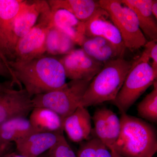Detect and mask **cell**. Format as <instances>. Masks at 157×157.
I'll list each match as a JSON object with an SVG mask.
<instances>
[{
    "instance_id": "8fae6325",
    "label": "cell",
    "mask_w": 157,
    "mask_h": 157,
    "mask_svg": "<svg viewBox=\"0 0 157 157\" xmlns=\"http://www.w3.org/2000/svg\"><path fill=\"white\" fill-rule=\"evenodd\" d=\"M92 119L94 125V137L111 150L120 133V118L111 109L102 107L96 109Z\"/></svg>"
},
{
    "instance_id": "4316f807",
    "label": "cell",
    "mask_w": 157,
    "mask_h": 157,
    "mask_svg": "<svg viewBox=\"0 0 157 157\" xmlns=\"http://www.w3.org/2000/svg\"><path fill=\"white\" fill-rule=\"evenodd\" d=\"M14 84L13 81L10 80L4 82H0V92L13 89Z\"/></svg>"
},
{
    "instance_id": "ba28073f",
    "label": "cell",
    "mask_w": 157,
    "mask_h": 157,
    "mask_svg": "<svg viewBox=\"0 0 157 157\" xmlns=\"http://www.w3.org/2000/svg\"><path fill=\"white\" fill-rule=\"evenodd\" d=\"M51 21V12L48 4L36 25L17 42L12 61L29 60L46 54V38Z\"/></svg>"
},
{
    "instance_id": "9c48e42d",
    "label": "cell",
    "mask_w": 157,
    "mask_h": 157,
    "mask_svg": "<svg viewBox=\"0 0 157 157\" xmlns=\"http://www.w3.org/2000/svg\"><path fill=\"white\" fill-rule=\"evenodd\" d=\"M67 78L91 81L104 64L89 56L82 48L74 49L59 59Z\"/></svg>"
},
{
    "instance_id": "30bf717a",
    "label": "cell",
    "mask_w": 157,
    "mask_h": 157,
    "mask_svg": "<svg viewBox=\"0 0 157 157\" xmlns=\"http://www.w3.org/2000/svg\"><path fill=\"white\" fill-rule=\"evenodd\" d=\"M34 108L32 98L24 89L0 92V125L14 118L27 117Z\"/></svg>"
},
{
    "instance_id": "52a82bcc",
    "label": "cell",
    "mask_w": 157,
    "mask_h": 157,
    "mask_svg": "<svg viewBox=\"0 0 157 157\" xmlns=\"http://www.w3.org/2000/svg\"><path fill=\"white\" fill-rule=\"evenodd\" d=\"M91 81L72 80L58 89L34 96L32 98L34 108H48L64 120L79 106Z\"/></svg>"
},
{
    "instance_id": "277c9868",
    "label": "cell",
    "mask_w": 157,
    "mask_h": 157,
    "mask_svg": "<svg viewBox=\"0 0 157 157\" xmlns=\"http://www.w3.org/2000/svg\"><path fill=\"white\" fill-rule=\"evenodd\" d=\"M155 72L150 60L144 52L140 57L133 61L121 88L113 104L121 114L127 111L148 88L157 80Z\"/></svg>"
},
{
    "instance_id": "4dcf8cb0",
    "label": "cell",
    "mask_w": 157,
    "mask_h": 157,
    "mask_svg": "<svg viewBox=\"0 0 157 157\" xmlns=\"http://www.w3.org/2000/svg\"><path fill=\"white\" fill-rule=\"evenodd\" d=\"M2 157H26L24 156L19 154H16L15 153H8L6 154L5 155Z\"/></svg>"
},
{
    "instance_id": "44dd1931",
    "label": "cell",
    "mask_w": 157,
    "mask_h": 157,
    "mask_svg": "<svg viewBox=\"0 0 157 157\" xmlns=\"http://www.w3.org/2000/svg\"><path fill=\"white\" fill-rule=\"evenodd\" d=\"M75 45L66 34L51 25L46 41V53L48 55L64 56L75 49Z\"/></svg>"
},
{
    "instance_id": "484cf974",
    "label": "cell",
    "mask_w": 157,
    "mask_h": 157,
    "mask_svg": "<svg viewBox=\"0 0 157 157\" xmlns=\"http://www.w3.org/2000/svg\"><path fill=\"white\" fill-rule=\"evenodd\" d=\"M0 76L8 78L14 82V84L18 85L17 80L14 77L13 72L10 70L2 61L0 59Z\"/></svg>"
},
{
    "instance_id": "7402d4cb",
    "label": "cell",
    "mask_w": 157,
    "mask_h": 157,
    "mask_svg": "<svg viewBox=\"0 0 157 157\" xmlns=\"http://www.w3.org/2000/svg\"><path fill=\"white\" fill-rule=\"evenodd\" d=\"M152 90L137 105V112L140 117L153 123L157 122V82H154Z\"/></svg>"
},
{
    "instance_id": "d6a6232c",
    "label": "cell",
    "mask_w": 157,
    "mask_h": 157,
    "mask_svg": "<svg viewBox=\"0 0 157 157\" xmlns=\"http://www.w3.org/2000/svg\"><path fill=\"white\" fill-rule=\"evenodd\" d=\"M110 151L111 152L112 157H124L122 156L121 155H119L118 154H117V153L114 151L111 150Z\"/></svg>"
},
{
    "instance_id": "ffe728a7",
    "label": "cell",
    "mask_w": 157,
    "mask_h": 157,
    "mask_svg": "<svg viewBox=\"0 0 157 157\" xmlns=\"http://www.w3.org/2000/svg\"><path fill=\"white\" fill-rule=\"evenodd\" d=\"M37 132L26 117L14 118L0 125V138L7 144L15 143Z\"/></svg>"
},
{
    "instance_id": "4fadbf2b",
    "label": "cell",
    "mask_w": 157,
    "mask_h": 157,
    "mask_svg": "<svg viewBox=\"0 0 157 157\" xmlns=\"http://www.w3.org/2000/svg\"><path fill=\"white\" fill-rule=\"evenodd\" d=\"M51 25L70 37L75 44L81 46L86 38L85 23L80 21L66 9L50 8Z\"/></svg>"
},
{
    "instance_id": "603a6c76",
    "label": "cell",
    "mask_w": 157,
    "mask_h": 157,
    "mask_svg": "<svg viewBox=\"0 0 157 157\" xmlns=\"http://www.w3.org/2000/svg\"><path fill=\"white\" fill-rule=\"evenodd\" d=\"M76 156L77 157H112L109 149L95 137L81 142Z\"/></svg>"
},
{
    "instance_id": "3957f363",
    "label": "cell",
    "mask_w": 157,
    "mask_h": 157,
    "mask_svg": "<svg viewBox=\"0 0 157 157\" xmlns=\"http://www.w3.org/2000/svg\"><path fill=\"white\" fill-rule=\"evenodd\" d=\"M133 62L123 57L104 64L90 82L79 106L87 108L113 101L121 88Z\"/></svg>"
},
{
    "instance_id": "f546056e",
    "label": "cell",
    "mask_w": 157,
    "mask_h": 157,
    "mask_svg": "<svg viewBox=\"0 0 157 157\" xmlns=\"http://www.w3.org/2000/svg\"><path fill=\"white\" fill-rule=\"evenodd\" d=\"M0 59L2 61L3 63L5 64V65H6L10 70H11V68H10L9 66V62L7 60V59L6 58L5 56H4V55L2 53L1 50H0ZM11 71H12V70H11Z\"/></svg>"
},
{
    "instance_id": "cb8c5ba5",
    "label": "cell",
    "mask_w": 157,
    "mask_h": 157,
    "mask_svg": "<svg viewBox=\"0 0 157 157\" xmlns=\"http://www.w3.org/2000/svg\"><path fill=\"white\" fill-rule=\"evenodd\" d=\"M41 156L42 157H77L64 136L54 146Z\"/></svg>"
},
{
    "instance_id": "6da1fadb",
    "label": "cell",
    "mask_w": 157,
    "mask_h": 157,
    "mask_svg": "<svg viewBox=\"0 0 157 157\" xmlns=\"http://www.w3.org/2000/svg\"><path fill=\"white\" fill-rule=\"evenodd\" d=\"M20 89L22 85L31 98L60 88L66 83L64 69L59 59L44 55L26 61L9 62Z\"/></svg>"
},
{
    "instance_id": "e0dca14e",
    "label": "cell",
    "mask_w": 157,
    "mask_h": 157,
    "mask_svg": "<svg viewBox=\"0 0 157 157\" xmlns=\"http://www.w3.org/2000/svg\"><path fill=\"white\" fill-rule=\"evenodd\" d=\"M132 9L138 20L139 27L149 41H157V19L151 11L152 0H121Z\"/></svg>"
},
{
    "instance_id": "ac0fdd59",
    "label": "cell",
    "mask_w": 157,
    "mask_h": 157,
    "mask_svg": "<svg viewBox=\"0 0 157 157\" xmlns=\"http://www.w3.org/2000/svg\"><path fill=\"white\" fill-rule=\"evenodd\" d=\"M29 120L37 132L63 133V119L48 108L34 107L30 113Z\"/></svg>"
},
{
    "instance_id": "2e32d148",
    "label": "cell",
    "mask_w": 157,
    "mask_h": 157,
    "mask_svg": "<svg viewBox=\"0 0 157 157\" xmlns=\"http://www.w3.org/2000/svg\"><path fill=\"white\" fill-rule=\"evenodd\" d=\"M104 9H101L94 17L85 23L86 37L99 36L109 40L113 44L125 47L119 31Z\"/></svg>"
},
{
    "instance_id": "5bb4252c",
    "label": "cell",
    "mask_w": 157,
    "mask_h": 157,
    "mask_svg": "<svg viewBox=\"0 0 157 157\" xmlns=\"http://www.w3.org/2000/svg\"><path fill=\"white\" fill-rule=\"evenodd\" d=\"M63 131L70 140L79 143L90 139L92 132L91 117L87 108L79 106L63 120Z\"/></svg>"
},
{
    "instance_id": "83f0119b",
    "label": "cell",
    "mask_w": 157,
    "mask_h": 157,
    "mask_svg": "<svg viewBox=\"0 0 157 157\" xmlns=\"http://www.w3.org/2000/svg\"><path fill=\"white\" fill-rule=\"evenodd\" d=\"M151 11L153 15L157 19V1L152 0L151 6Z\"/></svg>"
},
{
    "instance_id": "1f68e13d",
    "label": "cell",
    "mask_w": 157,
    "mask_h": 157,
    "mask_svg": "<svg viewBox=\"0 0 157 157\" xmlns=\"http://www.w3.org/2000/svg\"><path fill=\"white\" fill-rule=\"evenodd\" d=\"M10 149H8L1 148L0 147V157H3L6 154L9 152Z\"/></svg>"
},
{
    "instance_id": "7c38bea8",
    "label": "cell",
    "mask_w": 157,
    "mask_h": 157,
    "mask_svg": "<svg viewBox=\"0 0 157 157\" xmlns=\"http://www.w3.org/2000/svg\"><path fill=\"white\" fill-rule=\"evenodd\" d=\"M64 136L63 133H33L15 142L18 154L26 157H39L48 151Z\"/></svg>"
},
{
    "instance_id": "7a4b0ae2",
    "label": "cell",
    "mask_w": 157,
    "mask_h": 157,
    "mask_svg": "<svg viewBox=\"0 0 157 157\" xmlns=\"http://www.w3.org/2000/svg\"><path fill=\"white\" fill-rule=\"evenodd\" d=\"M121 131L111 150L124 157H153L157 151L156 130L135 117L121 114ZM110 150V151H111Z\"/></svg>"
},
{
    "instance_id": "8992f818",
    "label": "cell",
    "mask_w": 157,
    "mask_h": 157,
    "mask_svg": "<svg viewBox=\"0 0 157 157\" xmlns=\"http://www.w3.org/2000/svg\"><path fill=\"white\" fill-rule=\"evenodd\" d=\"M98 3L108 13L118 29L126 48L134 52L144 47L147 41L132 9L123 4L121 0H100Z\"/></svg>"
},
{
    "instance_id": "5b68a950",
    "label": "cell",
    "mask_w": 157,
    "mask_h": 157,
    "mask_svg": "<svg viewBox=\"0 0 157 157\" xmlns=\"http://www.w3.org/2000/svg\"><path fill=\"white\" fill-rule=\"evenodd\" d=\"M48 5L43 0L25 1L11 25L0 34V50L8 62L13 60L17 42L36 25Z\"/></svg>"
},
{
    "instance_id": "d6986e66",
    "label": "cell",
    "mask_w": 157,
    "mask_h": 157,
    "mask_svg": "<svg viewBox=\"0 0 157 157\" xmlns=\"http://www.w3.org/2000/svg\"><path fill=\"white\" fill-rule=\"evenodd\" d=\"M47 2L50 8L66 9L84 23L102 9L98 1L94 0H50Z\"/></svg>"
},
{
    "instance_id": "f1b7e54d",
    "label": "cell",
    "mask_w": 157,
    "mask_h": 157,
    "mask_svg": "<svg viewBox=\"0 0 157 157\" xmlns=\"http://www.w3.org/2000/svg\"><path fill=\"white\" fill-rule=\"evenodd\" d=\"M12 143L7 144L3 142L1 138H0V147L1 148L8 149H10L12 146Z\"/></svg>"
},
{
    "instance_id": "d4e9b609",
    "label": "cell",
    "mask_w": 157,
    "mask_h": 157,
    "mask_svg": "<svg viewBox=\"0 0 157 157\" xmlns=\"http://www.w3.org/2000/svg\"><path fill=\"white\" fill-rule=\"evenodd\" d=\"M144 52L150 61L151 59V63L152 67L155 71L157 72V41H147L146 44L144 46Z\"/></svg>"
},
{
    "instance_id": "836d02e7",
    "label": "cell",
    "mask_w": 157,
    "mask_h": 157,
    "mask_svg": "<svg viewBox=\"0 0 157 157\" xmlns=\"http://www.w3.org/2000/svg\"><path fill=\"white\" fill-rule=\"evenodd\" d=\"M39 157H42V156H41V155L39 156Z\"/></svg>"
},
{
    "instance_id": "9a60e30c",
    "label": "cell",
    "mask_w": 157,
    "mask_h": 157,
    "mask_svg": "<svg viewBox=\"0 0 157 157\" xmlns=\"http://www.w3.org/2000/svg\"><path fill=\"white\" fill-rule=\"evenodd\" d=\"M81 46L89 56L103 64L123 58L126 49L99 36H86Z\"/></svg>"
}]
</instances>
